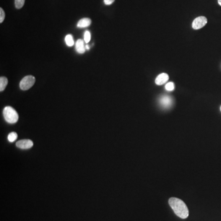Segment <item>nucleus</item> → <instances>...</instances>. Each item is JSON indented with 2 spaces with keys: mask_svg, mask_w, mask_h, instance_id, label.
<instances>
[{
  "mask_svg": "<svg viewBox=\"0 0 221 221\" xmlns=\"http://www.w3.org/2000/svg\"><path fill=\"white\" fill-rule=\"evenodd\" d=\"M3 116L4 119L7 123L15 124L18 120L17 112L10 106H6L3 110Z\"/></svg>",
  "mask_w": 221,
  "mask_h": 221,
  "instance_id": "f03ea898",
  "label": "nucleus"
},
{
  "mask_svg": "<svg viewBox=\"0 0 221 221\" xmlns=\"http://www.w3.org/2000/svg\"><path fill=\"white\" fill-rule=\"evenodd\" d=\"M169 79V76L166 73H163L159 74L155 79V82L158 85H161L165 84Z\"/></svg>",
  "mask_w": 221,
  "mask_h": 221,
  "instance_id": "423d86ee",
  "label": "nucleus"
},
{
  "mask_svg": "<svg viewBox=\"0 0 221 221\" xmlns=\"http://www.w3.org/2000/svg\"><path fill=\"white\" fill-rule=\"evenodd\" d=\"M165 89L167 91H173L174 89V84L173 82H170L165 85Z\"/></svg>",
  "mask_w": 221,
  "mask_h": 221,
  "instance_id": "4468645a",
  "label": "nucleus"
},
{
  "mask_svg": "<svg viewBox=\"0 0 221 221\" xmlns=\"http://www.w3.org/2000/svg\"><path fill=\"white\" fill-rule=\"evenodd\" d=\"M220 109H221V108H220Z\"/></svg>",
  "mask_w": 221,
  "mask_h": 221,
  "instance_id": "aec40b11",
  "label": "nucleus"
},
{
  "mask_svg": "<svg viewBox=\"0 0 221 221\" xmlns=\"http://www.w3.org/2000/svg\"><path fill=\"white\" fill-rule=\"evenodd\" d=\"M115 0H104V2L106 5H111L114 2Z\"/></svg>",
  "mask_w": 221,
  "mask_h": 221,
  "instance_id": "f3484780",
  "label": "nucleus"
},
{
  "mask_svg": "<svg viewBox=\"0 0 221 221\" xmlns=\"http://www.w3.org/2000/svg\"><path fill=\"white\" fill-rule=\"evenodd\" d=\"M5 18V13L2 8H0V23H2Z\"/></svg>",
  "mask_w": 221,
  "mask_h": 221,
  "instance_id": "dca6fc26",
  "label": "nucleus"
},
{
  "mask_svg": "<svg viewBox=\"0 0 221 221\" xmlns=\"http://www.w3.org/2000/svg\"><path fill=\"white\" fill-rule=\"evenodd\" d=\"M85 49H86L87 50H89L90 47H89V46H88V44H86V46H85Z\"/></svg>",
  "mask_w": 221,
  "mask_h": 221,
  "instance_id": "a211bd4d",
  "label": "nucleus"
},
{
  "mask_svg": "<svg viewBox=\"0 0 221 221\" xmlns=\"http://www.w3.org/2000/svg\"><path fill=\"white\" fill-rule=\"evenodd\" d=\"M16 146L21 149H27L33 147V143L30 140H22L17 141Z\"/></svg>",
  "mask_w": 221,
  "mask_h": 221,
  "instance_id": "39448f33",
  "label": "nucleus"
},
{
  "mask_svg": "<svg viewBox=\"0 0 221 221\" xmlns=\"http://www.w3.org/2000/svg\"><path fill=\"white\" fill-rule=\"evenodd\" d=\"M207 18L204 16H200L194 19L192 22V28L194 30H199L203 28L207 23Z\"/></svg>",
  "mask_w": 221,
  "mask_h": 221,
  "instance_id": "20e7f679",
  "label": "nucleus"
},
{
  "mask_svg": "<svg viewBox=\"0 0 221 221\" xmlns=\"http://www.w3.org/2000/svg\"><path fill=\"white\" fill-rule=\"evenodd\" d=\"M8 83V80L6 77H0V91H3L6 87Z\"/></svg>",
  "mask_w": 221,
  "mask_h": 221,
  "instance_id": "9d476101",
  "label": "nucleus"
},
{
  "mask_svg": "<svg viewBox=\"0 0 221 221\" xmlns=\"http://www.w3.org/2000/svg\"><path fill=\"white\" fill-rule=\"evenodd\" d=\"M17 134L15 132H11L9 134L7 137L8 141L10 143L15 141L17 140Z\"/></svg>",
  "mask_w": 221,
  "mask_h": 221,
  "instance_id": "f8f14e48",
  "label": "nucleus"
},
{
  "mask_svg": "<svg viewBox=\"0 0 221 221\" xmlns=\"http://www.w3.org/2000/svg\"><path fill=\"white\" fill-rule=\"evenodd\" d=\"M90 38H91V35H90V31H86L85 32V34H84V41H85V42L86 43H88L90 40Z\"/></svg>",
  "mask_w": 221,
  "mask_h": 221,
  "instance_id": "2eb2a0df",
  "label": "nucleus"
},
{
  "mask_svg": "<svg viewBox=\"0 0 221 221\" xmlns=\"http://www.w3.org/2000/svg\"><path fill=\"white\" fill-rule=\"evenodd\" d=\"M160 103L164 106V107H169L170 104H171V99L170 97L165 96L162 98Z\"/></svg>",
  "mask_w": 221,
  "mask_h": 221,
  "instance_id": "1a4fd4ad",
  "label": "nucleus"
},
{
  "mask_svg": "<svg viewBox=\"0 0 221 221\" xmlns=\"http://www.w3.org/2000/svg\"><path fill=\"white\" fill-rule=\"evenodd\" d=\"M25 0H15V6L17 9H20L22 8L24 4H25Z\"/></svg>",
  "mask_w": 221,
  "mask_h": 221,
  "instance_id": "ddd939ff",
  "label": "nucleus"
},
{
  "mask_svg": "<svg viewBox=\"0 0 221 221\" xmlns=\"http://www.w3.org/2000/svg\"><path fill=\"white\" fill-rule=\"evenodd\" d=\"M35 82V77L33 76H27L24 77L20 82V88L23 90L30 89Z\"/></svg>",
  "mask_w": 221,
  "mask_h": 221,
  "instance_id": "7ed1b4c3",
  "label": "nucleus"
},
{
  "mask_svg": "<svg viewBox=\"0 0 221 221\" xmlns=\"http://www.w3.org/2000/svg\"><path fill=\"white\" fill-rule=\"evenodd\" d=\"M218 3L220 6H221V0H218Z\"/></svg>",
  "mask_w": 221,
  "mask_h": 221,
  "instance_id": "6ab92c4d",
  "label": "nucleus"
},
{
  "mask_svg": "<svg viewBox=\"0 0 221 221\" xmlns=\"http://www.w3.org/2000/svg\"><path fill=\"white\" fill-rule=\"evenodd\" d=\"M169 205L174 213L181 219H186L189 216V210L185 203L177 198L172 197L169 199Z\"/></svg>",
  "mask_w": 221,
  "mask_h": 221,
  "instance_id": "f257e3e1",
  "label": "nucleus"
},
{
  "mask_svg": "<svg viewBox=\"0 0 221 221\" xmlns=\"http://www.w3.org/2000/svg\"><path fill=\"white\" fill-rule=\"evenodd\" d=\"M76 50L79 54H84L85 51V47L84 44V41L79 39L76 43Z\"/></svg>",
  "mask_w": 221,
  "mask_h": 221,
  "instance_id": "6e6552de",
  "label": "nucleus"
},
{
  "mask_svg": "<svg viewBox=\"0 0 221 221\" xmlns=\"http://www.w3.org/2000/svg\"><path fill=\"white\" fill-rule=\"evenodd\" d=\"M91 23H92L91 19H90L89 18H84L80 19L78 22L77 24V27L78 28H85L90 26Z\"/></svg>",
  "mask_w": 221,
  "mask_h": 221,
  "instance_id": "0eeeda50",
  "label": "nucleus"
},
{
  "mask_svg": "<svg viewBox=\"0 0 221 221\" xmlns=\"http://www.w3.org/2000/svg\"><path fill=\"white\" fill-rule=\"evenodd\" d=\"M65 42L68 46H70V47L73 46L74 45V40L72 35H67L65 37Z\"/></svg>",
  "mask_w": 221,
  "mask_h": 221,
  "instance_id": "9b49d317",
  "label": "nucleus"
}]
</instances>
